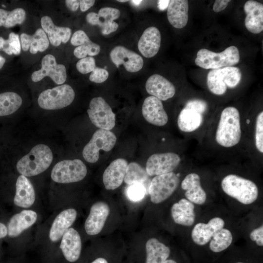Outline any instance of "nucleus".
Here are the masks:
<instances>
[{
    "mask_svg": "<svg viewBox=\"0 0 263 263\" xmlns=\"http://www.w3.org/2000/svg\"><path fill=\"white\" fill-rule=\"evenodd\" d=\"M242 131L238 110L234 107L225 108L222 112L215 139L221 146L229 148L236 145L240 141Z\"/></svg>",
    "mask_w": 263,
    "mask_h": 263,
    "instance_id": "obj_1",
    "label": "nucleus"
},
{
    "mask_svg": "<svg viewBox=\"0 0 263 263\" xmlns=\"http://www.w3.org/2000/svg\"><path fill=\"white\" fill-rule=\"evenodd\" d=\"M53 160L50 148L44 144H38L19 159L17 169L21 175L31 177L38 175L48 169Z\"/></svg>",
    "mask_w": 263,
    "mask_h": 263,
    "instance_id": "obj_2",
    "label": "nucleus"
},
{
    "mask_svg": "<svg viewBox=\"0 0 263 263\" xmlns=\"http://www.w3.org/2000/svg\"><path fill=\"white\" fill-rule=\"evenodd\" d=\"M223 191L244 205L254 202L258 196V188L253 181L235 174H229L222 181Z\"/></svg>",
    "mask_w": 263,
    "mask_h": 263,
    "instance_id": "obj_3",
    "label": "nucleus"
},
{
    "mask_svg": "<svg viewBox=\"0 0 263 263\" xmlns=\"http://www.w3.org/2000/svg\"><path fill=\"white\" fill-rule=\"evenodd\" d=\"M239 60L238 49L235 46H230L219 53L201 49L197 53L195 63L203 69L214 70L232 66L237 64Z\"/></svg>",
    "mask_w": 263,
    "mask_h": 263,
    "instance_id": "obj_4",
    "label": "nucleus"
},
{
    "mask_svg": "<svg viewBox=\"0 0 263 263\" xmlns=\"http://www.w3.org/2000/svg\"><path fill=\"white\" fill-rule=\"evenodd\" d=\"M242 77L240 69L230 66L211 70L207 76V85L209 90L216 95H222L227 87L233 88L240 82Z\"/></svg>",
    "mask_w": 263,
    "mask_h": 263,
    "instance_id": "obj_5",
    "label": "nucleus"
},
{
    "mask_svg": "<svg viewBox=\"0 0 263 263\" xmlns=\"http://www.w3.org/2000/svg\"><path fill=\"white\" fill-rule=\"evenodd\" d=\"M75 93L68 84H62L42 92L38 99V105L45 110H58L70 105L74 101Z\"/></svg>",
    "mask_w": 263,
    "mask_h": 263,
    "instance_id": "obj_6",
    "label": "nucleus"
},
{
    "mask_svg": "<svg viewBox=\"0 0 263 263\" xmlns=\"http://www.w3.org/2000/svg\"><path fill=\"white\" fill-rule=\"evenodd\" d=\"M87 172V168L81 160H64L55 165L51 176L56 183L67 184L83 180Z\"/></svg>",
    "mask_w": 263,
    "mask_h": 263,
    "instance_id": "obj_7",
    "label": "nucleus"
},
{
    "mask_svg": "<svg viewBox=\"0 0 263 263\" xmlns=\"http://www.w3.org/2000/svg\"><path fill=\"white\" fill-rule=\"evenodd\" d=\"M116 142V137L113 132L99 129L94 132L90 141L83 148V157L88 162L95 163L99 159V150L110 151Z\"/></svg>",
    "mask_w": 263,
    "mask_h": 263,
    "instance_id": "obj_8",
    "label": "nucleus"
},
{
    "mask_svg": "<svg viewBox=\"0 0 263 263\" xmlns=\"http://www.w3.org/2000/svg\"><path fill=\"white\" fill-rule=\"evenodd\" d=\"M179 183V178L173 172L155 176L149 189L151 202L157 204L167 199L176 190Z\"/></svg>",
    "mask_w": 263,
    "mask_h": 263,
    "instance_id": "obj_9",
    "label": "nucleus"
},
{
    "mask_svg": "<svg viewBox=\"0 0 263 263\" xmlns=\"http://www.w3.org/2000/svg\"><path fill=\"white\" fill-rule=\"evenodd\" d=\"M92 123L100 129L110 131L115 124V114L109 104L102 97L93 98L87 110Z\"/></svg>",
    "mask_w": 263,
    "mask_h": 263,
    "instance_id": "obj_10",
    "label": "nucleus"
},
{
    "mask_svg": "<svg viewBox=\"0 0 263 263\" xmlns=\"http://www.w3.org/2000/svg\"><path fill=\"white\" fill-rule=\"evenodd\" d=\"M47 76L50 77L57 84H63L67 78L65 66L57 64L55 57L51 54L43 56L40 69L32 73L31 79L33 82H37Z\"/></svg>",
    "mask_w": 263,
    "mask_h": 263,
    "instance_id": "obj_11",
    "label": "nucleus"
},
{
    "mask_svg": "<svg viewBox=\"0 0 263 263\" xmlns=\"http://www.w3.org/2000/svg\"><path fill=\"white\" fill-rule=\"evenodd\" d=\"M180 161L179 155L174 152L155 153L147 160L146 170L150 176L168 173L172 172Z\"/></svg>",
    "mask_w": 263,
    "mask_h": 263,
    "instance_id": "obj_12",
    "label": "nucleus"
},
{
    "mask_svg": "<svg viewBox=\"0 0 263 263\" xmlns=\"http://www.w3.org/2000/svg\"><path fill=\"white\" fill-rule=\"evenodd\" d=\"M112 61L117 67L123 65L126 71L131 73L140 71L144 64L143 59L136 53L117 45L114 47L110 54Z\"/></svg>",
    "mask_w": 263,
    "mask_h": 263,
    "instance_id": "obj_13",
    "label": "nucleus"
},
{
    "mask_svg": "<svg viewBox=\"0 0 263 263\" xmlns=\"http://www.w3.org/2000/svg\"><path fill=\"white\" fill-rule=\"evenodd\" d=\"M62 257L69 263H75L79 259L82 249L79 234L74 228L70 227L63 235L60 245Z\"/></svg>",
    "mask_w": 263,
    "mask_h": 263,
    "instance_id": "obj_14",
    "label": "nucleus"
},
{
    "mask_svg": "<svg viewBox=\"0 0 263 263\" xmlns=\"http://www.w3.org/2000/svg\"><path fill=\"white\" fill-rule=\"evenodd\" d=\"M110 211L108 205L104 202L98 201L94 204L85 222V229L89 235L99 233L105 224Z\"/></svg>",
    "mask_w": 263,
    "mask_h": 263,
    "instance_id": "obj_15",
    "label": "nucleus"
},
{
    "mask_svg": "<svg viewBox=\"0 0 263 263\" xmlns=\"http://www.w3.org/2000/svg\"><path fill=\"white\" fill-rule=\"evenodd\" d=\"M142 113L146 121L155 126H163L168 121V115L161 101L153 96H148L144 100Z\"/></svg>",
    "mask_w": 263,
    "mask_h": 263,
    "instance_id": "obj_16",
    "label": "nucleus"
},
{
    "mask_svg": "<svg viewBox=\"0 0 263 263\" xmlns=\"http://www.w3.org/2000/svg\"><path fill=\"white\" fill-rule=\"evenodd\" d=\"M127 161L118 158L112 161L106 169L103 174V182L107 190H114L122 183L126 173Z\"/></svg>",
    "mask_w": 263,
    "mask_h": 263,
    "instance_id": "obj_17",
    "label": "nucleus"
},
{
    "mask_svg": "<svg viewBox=\"0 0 263 263\" xmlns=\"http://www.w3.org/2000/svg\"><path fill=\"white\" fill-rule=\"evenodd\" d=\"M148 94L159 100L165 101L172 97L175 94L173 84L164 76L154 74L150 76L146 83Z\"/></svg>",
    "mask_w": 263,
    "mask_h": 263,
    "instance_id": "obj_18",
    "label": "nucleus"
},
{
    "mask_svg": "<svg viewBox=\"0 0 263 263\" xmlns=\"http://www.w3.org/2000/svg\"><path fill=\"white\" fill-rule=\"evenodd\" d=\"M224 221L220 217L213 218L207 224L198 223L192 230V239L198 245H205L210 241L217 231L224 227Z\"/></svg>",
    "mask_w": 263,
    "mask_h": 263,
    "instance_id": "obj_19",
    "label": "nucleus"
},
{
    "mask_svg": "<svg viewBox=\"0 0 263 263\" xmlns=\"http://www.w3.org/2000/svg\"><path fill=\"white\" fill-rule=\"evenodd\" d=\"M161 45V34L154 26L147 28L143 33L138 42V48L145 57L155 56L159 50Z\"/></svg>",
    "mask_w": 263,
    "mask_h": 263,
    "instance_id": "obj_20",
    "label": "nucleus"
},
{
    "mask_svg": "<svg viewBox=\"0 0 263 263\" xmlns=\"http://www.w3.org/2000/svg\"><path fill=\"white\" fill-rule=\"evenodd\" d=\"M246 14L244 24L246 29L253 34L260 33L263 30V5L255 0L247 1L244 5Z\"/></svg>",
    "mask_w": 263,
    "mask_h": 263,
    "instance_id": "obj_21",
    "label": "nucleus"
},
{
    "mask_svg": "<svg viewBox=\"0 0 263 263\" xmlns=\"http://www.w3.org/2000/svg\"><path fill=\"white\" fill-rule=\"evenodd\" d=\"M77 212L74 208L66 209L59 213L54 220L49 231V238L56 242L75 221Z\"/></svg>",
    "mask_w": 263,
    "mask_h": 263,
    "instance_id": "obj_22",
    "label": "nucleus"
},
{
    "mask_svg": "<svg viewBox=\"0 0 263 263\" xmlns=\"http://www.w3.org/2000/svg\"><path fill=\"white\" fill-rule=\"evenodd\" d=\"M37 213L32 210H23L14 215L7 225V234L11 237L19 236L23 231L35 224Z\"/></svg>",
    "mask_w": 263,
    "mask_h": 263,
    "instance_id": "obj_23",
    "label": "nucleus"
},
{
    "mask_svg": "<svg viewBox=\"0 0 263 263\" xmlns=\"http://www.w3.org/2000/svg\"><path fill=\"white\" fill-rule=\"evenodd\" d=\"M181 187L186 190L185 195L189 201L198 205L206 202L207 194L201 187L200 178L197 174H188L182 182Z\"/></svg>",
    "mask_w": 263,
    "mask_h": 263,
    "instance_id": "obj_24",
    "label": "nucleus"
},
{
    "mask_svg": "<svg viewBox=\"0 0 263 263\" xmlns=\"http://www.w3.org/2000/svg\"><path fill=\"white\" fill-rule=\"evenodd\" d=\"M35 199V192L32 183L26 176L19 175L16 184L15 205L20 207L28 208L33 205Z\"/></svg>",
    "mask_w": 263,
    "mask_h": 263,
    "instance_id": "obj_25",
    "label": "nucleus"
},
{
    "mask_svg": "<svg viewBox=\"0 0 263 263\" xmlns=\"http://www.w3.org/2000/svg\"><path fill=\"white\" fill-rule=\"evenodd\" d=\"M174 222L177 224L190 226L195 221L194 206L186 199H181L174 203L171 208Z\"/></svg>",
    "mask_w": 263,
    "mask_h": 263,
    "instance_id": "obj_26",
    "label": "nucleus"
},
{
    "mask_svg": "<svg viewBox=\"0 0 263 263\" xmlns=\"http://www.w3.org/2000/svg\"><path fill=\"white\" fill-rule=\"evenodd\" d=\"M188 0H170L167 9V17L169 22L176 28H184L188 22Z\"/></svg>",
    "mask_w": 263,
    "mask_h": 263,
    "instance_id": "obj_27",
    "label": "nucleus"
},
{
    "mask_svg": "<svg viewBox=\"0 0 263 263\" xmlns=\"http://www.w3.org/2000/svg\"><path fill=\"white\" fill-rule=\"evenodd\" d=\"M145 263H164L169 256V248L155 238L149 239L146 244Z\"/></svg>",
    "mask_w": 263,
    "mask_h": 263,
    "instance_id": "obj_28",
    "label": "nucleus"
},
{
    "mask_svg": "<svg viewBox=\"0 0 263 263\" xmlns=\"http://www.w3.org/2000/svg\"><path fill=\"white\" fill-rule=\"evenodd\" d=\"M124 180L129 186L134 184L142 186L147 194H149L151 180L146 169L138 163L133 162L128 165Z\"/></svg>",
    "mask_w": 263,
    "mask_h": 263,
    "instance_id": "obj_29",
    "label": "nucleus"
},
{
    "mask_svg": "<svg viewBox=\"0 0 263 263\" xmlns=\"http://www.w3.org/2000/svg\"><path fill=\"white\" fill-rule=\"evenodd\" d=\"M202 121L203 117L201 114L185 107L178 115L177 124L182 131L191 132L197 129Z\"/></svg>",
    "mask_w": 263,
    "mask_h": 263,
    "instance_id": "obj_30",
    "label": "nucleus"
},
{
    "mask_svg": "<svg viewBox=\"0 0 263 263\" xmlns=\"http://www.w3.org/2000/svg\"><path fill=\"white\" fill-rule=\"evenodd\" d=\"M22 103L20 96L15 92L0 94V116L13 113L19 108Z\"/></svg>",
    "mask_w": 263,
    "mask_h": 263,
    "instance_id": "obj_31",
    "label": "nucleus"
},
{
    "mask_svg": "<svg viewBox=\"0 0 263 263\" xmlns=\"http://www.w3.org/2000/svg\"><path fill=\"white\" fill-rule=\"evenodd\" d=\"M26 12L21 8L8 11L0 8V27L11 28L17 24H21L26 19Z\"/></svg>",
    "mask_w": 263,
    "mask_h": 263,
    "instance_id": "obj_32",
    "label": "nucleus"
},
{
    "mask_svg": "<svg viewBox=\"0 0 263 263\" xmlns=\"http://www.w3.org/2000/svg\"><path fill=\"white\" fill-rule=\"evenodd\" d=\"M209 244L210 249L214 252H220L226 249L232 243L233 237L226 228H222L212 236Z\"/></svg>",
    "mask_w": 263,
    "mask_h": 263,
    "instance_id": "obj_33",
    "label": "nucleus"
},
{
    "mask_svg": "<svg viewBox=\"0 0 263 263\" xmlns=\"http://www.w3.org/2000/svg\"><path fill=\"white\" fill-rule=\"evenodd\" d=\"M40 23L42 29L47 34L52 33L57 35L60 38L63 43H66L70 39L72 34L71 29L67 27L56 26L50 17H42L40 19Z\"/></svg>",
    "mask_w": 263,
    "mask_h": 263,
    "instance_id": "obj_34",
    "label": "nucleus"
},
{
    "mask_svg": "<svg viewBox=\"0 0 263 263\" xmlns=\"http://www.w3.org/2000/svg\"><path fill=\"white\" fill-rule=\"evenodd\" d=\"M71 43L74 46H87L88 55L90 56H96L100 51L99 45L92 41L85 32L82 30H77L73 34L71 38Z\"/></svg>",
    "mask_w": 263,
    "mask_h": 263,
    "instance_id": "obj_35",
    "label": "nucleus"
},
{
    "mask_svg": "<svg viewBox=\"0 0 263 263\" xmlns=\"http://www.w3.org/2000/svg\"><path fill=\"white\" fill-rule=\"evenodd\" d=\"M21 48L20 41L18 34L11 32L7 39L0 37V51L8 55H19L20 53Z\"/></svg>",
    "mask_w": 263,
    "mask_h": 263,
    "instance_id": "obj_36",
    "label": "nucleus"
},
{
    "mask_svg": "<svg viewBox=\"0 0 263 263\" xmlns=\"http://www.w3.org/2000/svg\"><path fill=\"white\" fill-rule=\"evenodd\" d=\"M49 46V41L46 34L42 28L38 29L32 36L29 48L30 53L35 54L38 52H44Z\"/></svg>",
    "mask_w": 263,
    "mask_h": 263,
    "instance_id": "obj_37",
    "label": "nucleus"
},
{
    "mask_svg": "<svg viewBox=\"0 0 263 263\" xmlns=\"http://www.w3.org/2000/svg\"><path fill=\"white\" fill-rule=\"evenodd\" d=\"M255 144L258 150L263 152V112L257 116L255 129Z\"/></svg>",
    "mask_w": 263,
    "mask_h": 263,
    "instance_id": "obj_38",
    "label": "nucleus"
},
{
    "mask_svg": "<svg viewBox=\"0 0 263 263\" xmlns=\"http://www.w3.org/2000/svg\"><path fill=\"white\" fill-rule=\"evenodd\" d=\"M77 71L82 74L92 72L96 67L95 60L93 56L80 59L76 64Z\"/></svg>",
    "mask_w": 263,
    "mask_h": 263,
    "instance_id": "obj_39",
    "label": "nucleus"
},
{
    "mask_svg": "<svg viewBox=\"0 0 263 263\" xmlns=\"http://www.w3.org/2000/svg\"><path fill=\"white\" fill-rule=\"evenodd\" d=\"M97 14L101 21H113L120 17V11L116 8L105 7L101 8Z\"/></svg>",
    "mask_w": 263,
    "mask_h": 263,
    "instance_id": "obj_40",
    "label": "nucleus"
},
{
    "mask_svg": "<svg viewBox=\"0 0 263 263\" xmlns=\"http://www.w3.org/2000/svg\"><path fill=\"white\" fill-rule=\"evenodd\" d=\"M145 194H147L144 188L139 184H134L129 186L127 195L128 197L132 201H138L142 199Z\"/></svg>",
    "mask_w": 263,
    "mask_h": 263,
    "instance_id": "obj_41",
    "label": "nucleus"
},
{
    "mask_svg": "<svg viewBox=\"0 0 263 263\" xmlns=\"http://www.w3.org/2000/svg\"><path fill=\"white\" fill-rule=\"evenodd\" d=\"M109 72L105 69L95 67L89 76V80L93 82L101 83L105 81L109 77Z\"/></svg>",
    "mask_w": 263,
    "mask_h": 263,
    "instance_id": "obj_42",
    "label": "nucleus"
},
{
    "mask_svg": "<svg viewBox=\"0 0 263 263\" xmlns=\"http://www.w3.org/2000/svg\"><path fill=\"white\" fill-rule=\"evenodd\" d=\"M185 108L191 109L202 114L207 110V103L200 99H193L188 101Z\"/></svg>",
    "mask_w": 263,
    "mask_h": 263,
    "instance_id": "obj_43",
    "label": "nucleus"
},
{
    "mask_svg": "<svg viewBox=\"0 0 263 263\" xmlns=\"http://www.w3.org/2000/svg\"><path fill=\"white\" fill-rule=\"evenodd\" d=\"M99 27L102 34L106 35L116 31L118 28V24L114 21H101Z\"/></svg>",
    "mask_w": 263,
    "mask_h": 263,
    "instance_id": "obj_44",
    "label": "nucleus"
},
{
    "mask_svg": "<svg viewBox=\"0 0 263 263\" xmlns=\"http://www.w3.org/2000/svg\"><path fill=\"white\" fill-rule=\"evenodd\" d=\"M250 238L255 241L259 246L263 245V226L261 225L258 228L253 229L250 234Z\"/></svg>",
    "mask_w": 263,
    "mask_h": 263,
    "instance_id": "obj_45",
    "label": "nucleus"
},
{
    "mask_svg": "<svg viewBox=\"0 0 263 263\" xmlns=\"http://www.w3.org/2000/svg\"><path fill=\"white\" fill-rule=\"evenodd\" d=\"M88 23L92 25H98L99 27L101 24V21L97 13L95 12L89 13L86 17Z\"/></svg>",
    "mask_w": 263,
    "mask_h": 263,
    "instance_id": "obj_46",
    "label": "nucleus"
},
{
    "mask_svg": "<svg viewBox=\"0 0 263 263\" xmlns=\"http://www.w3.org/2000/svg\"><path fill=\"white\" fill-rule=\"evenodd\" d=\"M20 38L22 49L24 51H28L30 48L32 36L26 33H22Z\"/></svg>",
    "mask_w": 263,
    "mask_h": 263,
    "instance_id": "obj_47",
    "label": "nucleus"
},
{
    "mask_svg": "<svg viewBox=\"0 0 263 263\" xmlns=\"http://www.w3.org/2000/svg\"><path fill=\"white\" fill-rule=\"evenodd\" d=\"M74 55L79 59L86 57L88 55V47L85 45L77 46L74 51Z\"/></svg>",
    "mask_w": 263,
    "mask_h": 263,
    "instance_id": "obj_48",
    "label": "nucleus"
},
{
    "mask_svg": "<svg viewBox=\"0 0 263 263\" xmlns=\"http://www.w3.org/2000/svg\"><path fill=\"white\" fill-rule=\"evenodd\" d=\"M229 0H216L213 6V10L215 12H219L224 10L227 6Z\"/></svg>",
    "mask_w": 263,
    "mask_h": 263,
    "instance_id": "obj_49",
    "label": "nucleus"
},
{
    "mask_svg": "<svg viewBox=\"0 0 263 263\" xmlns=\"http://www.w3.org/2000/svg\"><path fill=\"white\" fill-rule=\"evenodd\" d=\"M95 3L94 0H79V6L82 12H85L94 5Z\"/></svg>",
    "mask_w": 263,
    "mask_h": 263,
    "instance_id": "obj_50",
    "label": "nucleus"
},
{
    "mask_svg": "<svg viewBox=\"0 0 263 263\" xmlns=\"http://www.w3.org/2000/svg\"><path fill=\"white\" fill-rule=\"evenodd\" d=\"M65 2L67 8L73 12L76 11L79 6V0H66Z\"/></svg>",
    "mask_w": 263,
    "mask_h": 263,
    "instance_id": "obj_51",
    "label": "nucleus"
},
{
    "mask_svg": "<svg viewBox=\"0 0 263 263\" xmlns=\"http://www.w3.org/2000/svg\"><path fill=\"white\" fill-rule=\"evenodd\" d=\"M7 235V228L6 225L0 223V238H3Z\"/></svg>",
    "mask_w": 263,
    "mask_h": 263,
    "instance_id": "obj_52",
    "label": "nucleus"
},
{
    "mask_svg": "<svg viewBox=\"0 0 263 263\" xmlns=\"http://www.w3.org/2000/svg\"><path fill=\"white\" fill-rule=\"evenodd\" d=\"M170 0H159L158 2V6L159 8L163 10L165 9L169 4Z\"/></svg>",
    "mask_w": 263,
    "mask_h": 263,
    "instance_id": "obj_53",
    "label": "nucleus"
},
{
    "mask_svg": "<svg viewBox=\"0 0 263 263\" xmlns=\"http://www.w3.org/2000/svg\"><path fill=\"white\" fill-rule=\"evenodd\" d=\"M90 263H108L107 260L102 257H98L92 261Z\"/></svg>",
    "mask_w": 263,
    "mask_h": 263,
    "instance_id": "obj_54",
    "label": "nucleus"
},
{
    "mask_svg": "<svg viewBox=\"0 0 263 263\" xmlns=\"http://www.w3.org/2000/svg\"><path fill=\"white\" fill-rule=\"evenodd\" d=\"M5 59L2 56H0V69L2 68L4 63H5Z\"/></svg>",
    "mask_w": 263,
    "mask_h": 263,
    "instance_id": "obj_55",
    "label": "nucleus"
},
{
    "mask_svg": "<svg viewBox=\"0 0 263 263\" xmlns=\"http://www.w3.org/2000/svg\"><path fill=\"white\" fill-rule=\"evenodd\" d=\"M142 1V0H132L131 2L135 5H138Z\"/></svg>",
    "mask_w": 263,
    "mask_h": 263,
    "instance_id": "obj_56",
    "label": "nucleus"
},
{
    "mask_svg": "<svg viewBox=\"0 0 263 263\" xmlns=\"http://www.w3.org/2000/svg\"><path fill=\"white\" fill-rule=\"evenodd\" d=\"M164 263H177V262L173 260L167 259Z\"/></svg>",
    "mask_w": 263,
    "mask_h": 263,
    "instance_id": "obj_57",
    "label": "nucleus"
},
{
    "mask_svg": "<svg viewBox=\"0 0 263 263\" xmlns=\"http://www.w3.org/2000/svg\"><path fill=\"white\" fill-rule=\"evenodd\" d=\"M117 1H119V2H125L128 1V0H117Z\"/></svg>",
    "mask_w": 263,
    "mask_h": 263,
    "instance_id": "obj_58",
    "label": "nucleus"
},
{
    "mask_svg": "<svg viewBox=\"0 0 263 263\" xmlns=\"http://www.w3.org/2000/svg\"><path fill=\"white\" fill-rule=\"evenodd\" d=\"M241 263V262H238V263Z\"/></svg>",
    "mask_w": 263,
    "mask_h": 263,
    "instance_id": "obj_59",
    "label": "nucleus"
}]
</instances>
